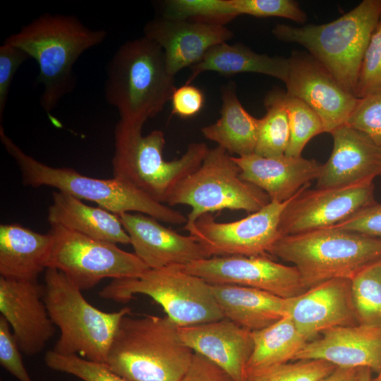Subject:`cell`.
<instances>
[{
    "label": "cell",
    "mask_w": 381,
    "mask_h": 381,
    "mask_svg": "<svg viewBox=\"0 0 381 381\" xmlns=\"http://www.w3.org/2000/svg\"><path fill=\"white\" fill-rule=\"evenodd\" d=\"M106 37L104 30L90 29L75 16L45 13L8 36L5 42L21 49L37 61L40 70L37 83L44 87L40 104L49 113L75 88V63Z\"/></svg>",
    "instance_id": "1"
},
{
    "label": "cell",
    "mask_w": 381,
    "mask_h": 381,
    "mask_svg": "<svg viewBox=\"0 0 381 381\" xmlns=\"http://www.w3.org/2000/svg\"><path fill=\"white\" fill-rule=\"evenodd\" d=\"M168 316L145 315L121 320L106 364L129 381H179L194 351Z\"/></svg>",
    "instance_id": "2"
},
{
    "label": "cell",
    "mask_w": 381,
    "mask_h": 381,
    "mask_svg": "<svg viewBox=\"0 0 381 381\" xmlns=\"http://www.w3.org/2000/svg\"><path fill=\"white\" fill-rule=\"evenodd\" d=\"M176 89L163 49L145 35L124 42L107 65L104 97L121 121L143 126Z\"/></svg>",
    "instance_id": "3"
},
{
    "label": "cell",
    "mask_w": 381,
    "mask_h": 381,
    "mask_svg": "<svg viewBox=\"0 0 381 381\" xmlns=\"http://www.w3.org/2000/svg\"><path fill=\"white\" fill-rule=\"evenodd\" d=\"M0 140L6 152L18 166L24 185L51 186L80 200L121 215L142 213L174 225L186 224L187 217L173 207L159 202L131 185L115 178L86 176L70 167H53L25 153L0 126Z\"/></svg>",
    "instance_id": "4"
},
{
    "label": "cell",
    "mask_w": 381,
    "mask_h": 381,
    "mask_svg": "<svg viewBox=\"0 0 381 381\" xmlns=\"http://www.w3.org/2000/svg\"><path fill=\"white\" fill-rule=\"evenodd\" d=\"M143 126L119 121L114 129V177L152 199L167 201L176 186L195 171L209 150L205 143H193L177 159L163 157L164 133L154 130L143 136Z\"/></svg>",
    "instance_id": "5"
},
{
    "label": "cell",
    "mask_w": 381,
    "mask_h": 381,
    "mask_svg": "<svg viewBox=\"0 0 381 381\" xmlns=\"http://www.w3.org/2000/svg\"><path fill=\"white\" fill-rule=\"evenodd\" d=\"M380 15L381 0H363L330 23L301 27L277 24L272 32L281 41L304 47L355 95L362 60Z\"/></svg>",
    "instance_id": "6"
},
{
    "label": "cell",
    "mask_w": 381,
    "mask_h": 381,
    "mask_svg": "<svg viewBox=\"0 0 381 381\" xmlns=\"http://www.w3.org/2000/svg\"><path fill=\"white\" fill-rule=\"evenodd\" d=\"M269 255L291 262L308 289L335 278L351 279L381 260V238L333 226L281 236Z\"/></svg>",
    "instance_id": "7"
},
{
    "label": "cell",
    "mask_w": 381,
    "mask_h": 381,
    "mask_svg": "<svg viewBox=\"0 0 381 381\" xmlns=\"http://www.w3.org/2000/svg\"><path fill=\"white\" fill-rule=\"evenodd\" d=\"M43 300L50 319L60 330L52 351L106 363L117 327L131 309L124 307L107 313L95 308L64 273L52 267L45 271Z\"/></svg>",
    "instance_id": "8"
},
{
    "label": "cell",
    "mask_w": 381,
    "mask_h": 381,
    "mask_svg": "<svg viewBox=\"0 0 381 381\" xmlns=\"http://www.w3.org/2000/svg\"><path fill=\"white\" fill-rule=\"evenodd\" d=\"M136 294L152 298L181 327L224 318L210 284L185 272L181 265L149 269L136 277L115 279L99 292L100 297L118 303H126Z\"/></svg>",
    "instance_id": "9"
},
{
    "label": "cell",
    "mask_w": 381,
    "mask_h": 381,
    "mask_svg": "<svg viewBox=\"0 0 381 381\" xmlns=\"http://www.w3.org/2000/svg\"><path fill=\"white\" fill-rule=\"evenodd\" d=\"M240 173L233 156L217 145L209 149L200 166L176 186L167 203L191 207L186 224L224 209L255 212L270 199L262 190L244 181Z\"/></svg>",
    "instance_id": "10"
},
{
    "label": "cell",
    "mask_w": 381,
    "mask_h": 381,
    "mask_svg": "<svg viewBox=\"0 0 381 381\" xmlns=\"http://www.w3.org/2000/svg\"><path fill=\"white\" fill-rule=\"evenodd\" d=\"M52 244L47 268L64 273L81 291L94 288L103 279L136 277L149 270L135 254L117 244L76 231L51 226Z\"/></svg>",
    "instance_id": "11"
},
{
    "label": "cell",
    "mask_w": 381,
    "mask_h": 381,
    "mask_svg": "<svg viewBox=\"0 0 381 381\" xmlns=\"http://www.w3.org/2000/svg\"><path fill=\"white\" fill-rule=\"evenodd\" d=\"M293 197L284 202L270 201L260 210L230 222H217L212 214H205L193 223L185 224L183 229L210 258L269 255L270 248L281 237V214Z\"/></svg>",
    "instance_id": "12"
},
{
    "label": "cell",
    "mask_w": 381,
    "mask_h": 381,
    "mask_svg": "<svg viewBox=\"0 0 381 381\" xmlns=\"http://www.w3.org/2000/svg\"><path fill=\"white\" fill-rule=\"evenodd\" d=\"M309 186L303 187L283 210L281 236L332 226L375 201L373 181L310 190Z\"/></svg>",
    "instance_id": "13"
},
{
    "label": "cell",
    "mask_w": 381,
    "mask_h": 381,
    "mask_svg": "<svg viewBox=\"0 0 381 381\" xmlns=\"http://www.w3.org/2000/svg\"><path fill=\"white\" fill-rule=\"evenodd\" d=\"M183 270L210 284H234L290 298L306 291L295 266L276 262L265 256H220L198 260Z\"/></svg>",
    "instance_id": "14"
},
{
    "label": "cell",
    "mask_w": 381,
    "mask_h": 381,
    "mask_svg": "<svg viewBox=\"0 0 381 381\" xmlns=\"http://www.w3.org/2000/svg\"><path fill=\"white\" fill-rule=\"evenodd\" d=\"M289 59L286 94L303 101L319 116L325 133L346 125L358 98L309 53L295 52Z\"/></svg>",
    "instance_id": "15"
},
{
    "label": "cell",
    "mask_w": 381,
    "mask_h": 381,
    "mask_svg": "<svg viewBox=\"0 0 381 381\" xmlns=\"http://www.w3.org/2000/svg\"><path fill=\"white\" fill-rule=\"evenodd\" d=\"M0 312L27 356L42 352L56 327L43 300V285L0 277Z\"/></svg>",
    "instance_id": "16"
},
{
    "label": "cell",
    "mask_w": 381,
    "mask_h": 381,
    "mask_svg": "<svg viewBox=\"0 0 381 381\" xmlns=\"http://www.w3.org/2000/svg\"><path fill=\"white\" fill-rule=\"evenodd\" d=\"M288 315L308 341L327 329L358 325L351 279L327 280L289 298Z\"/></svg>",
    "instance_id": "17"
},
{
    "label": "cell",
    "mask_w": 381,
    "mask_h": 381,
    "mask_svg": "<svg viewBox=\"0 0 381 381\" xmlns=\"http://www.w3.org/2000/svg\"><path fill=\"white\" fill-rule=\"evenodd\" d=\"M119 217L134 253L149 269L185 266L210 258L195 237L180 234L154 217L136 212Z\"/></svg>",
    "instance_id": "18"
},
{
    "label": "cell",
    "mask_w": 381,
    "mask_h": 381,
    "mask_svg": "<svg viewBox=\"0 0 381 381\" xmlns=\"http://www.w3.org/2000/svg\"><path fill=\"white\" fill-rule=\"evenodd\" d=\"M144 35L163 49L167 68L175 76L200 62L211 47L226 42L233 33L225 25L160 17L147 23Z\"/></svg>",
    "instance_id": "19"
},
{
    "label": "cell",
    "mask_w": 381,
    "mask_h": 381,
    "mask_svg": "<svg viewBox=\"0 0 381 381\" xmlns=\"http://www.w3.org/2000/svg\"><path fill=\"white\" fill-rule=\"evenodd\" d=\"M183 343L225 370L236 381H245L253 351L252 332L227 318L179 326Z\"/></svg>",
    "instance_id": "20"
},
{
    "label": "cell",
    "mask_w": 381,
    "mask_h": 381,
    "mask_svg": "<svg viewBox=\"0 0 381 381\" xmlns=\"http://www.w3.org/2000/svg\"><path fill=\"white\" fill-rule=\"evenodd\" d=\"M319 359L337 367L381 371V326L357 325L327 329L308 341L294 361Z\"/></svg>",
    "instance_id": "21"
},
{
    "label": "cell",
    "mask_w": 381,
    "mask_h": 381,
    "mask_svg": "<svg viewBox=\"0 0 381 381\" xmlns=\"http://www.w3.org/2000/svg\"><path fill=\"white\" fill-rule=\"evenodd\" d=\"M330 134L333 138L332 151L322 165L316 188L373 181L381 175V145L347 125Z\"/></svg>",
    "instance_id": "22"
},
{
    "label": "cell",
    "mask_w": 381,
    "mask_h": 381,
    "mask_svg": "<svg viewBox=\"0 0 381 381\" xmlns=\"http://www.w3.org/2000/svg\"><path fill=\"white\" fill-rule=\"evenodd\" d=\"M241 177L265 192L270 201L284 202L320 176L322 165L315 159L286 155L263 157L255 153L234 157Z\"/></svg>",
    "instance_id": "23"
},
{
    "label": "cell",
    "mask_w": 381,
    "mask_h": 381,
    "mask_svg": "<svg viewBox=\"0 0 381 381\" xmlns=\"http://www.w3.org/2000/svg\"><path fill=\"white\" fill-rule=\"evenodd\" d=\"M224 318L250 332L269 327L288 315L289 298L234 284H210Z\"/></svg>",
    "instance_id": "24"
},
{
    "label": "cell",
    "mask_w": 381,
    "mask_h": 381,
    "mask_svg": "<svg viewBox=\"0 0 381 381\" xmlns=\"http://www.w3.org/2000/svg\"><path fill=\"white\" fill-rule=\"evenodd\" d=\"M52 238L12 223L0 225V277L37 281L47 269Z\"/></svg>",
    "instance_id": "25"
},
{
    "label": "cell",
    "mask_w": 381,
    "mask_h": 381,
    "mask_svg": "<svg viewBox=\"0 0 381 381\" xmlns=\"http://www.w3.org/2000/svg\"><path fill=\"white\" fill-rule=\"evenodd\" d=\"M47 220L51 226H59L95 239L115 244L130 243L119 215L100 207L87 205L61 191L52 193Z\"/></svg>",
    "instance_id": "26"
},
{
    "label": "cell",
    "mask_w": 381,
    "mask_h": 381,
    "mask_svg": "<svg viewBox=\"0 0 381 381\" xmlns=\"http://www.w3.org/2000/svg\"><path fill=\"white\" fill-rule=\"evenodd\" d=\"M186 84H190L200 73L215 71L225 75L257 73L276 78L285 84L289 78V59L258 54L241 44L224 42L211 47L200 62L191 67Z\"/></svg>",
    "instance_id": "27"
},
{
    "label": "cell",
    "mask_w": 381,
    "mask_h": 381,
    "mask_svg": "<svg viewBox=\"0 0 381 381\" xmlns=\"http://www.w3.org/2000/svg\"><path fill=\"white\" fill-rule=\"evenodd\" d=\"M220 118L202 128L203 135L228 153L243 157L255 152L260 119L250 115L238 100L234 83L222 89Z\"/></svg>",
    "instance_id": "28"
},
{
    "label": "cell",
    "mask_w": 381,
    "mask_h": 381,
    "mask_svg": "<svg viewBox=\"0 0 381 381\" xmlns=\"http://www.w3.org/2000/svg\"><path fill=\"white\" fill-rule=\"evenodd\" d=\"M253 348L246 373L294 361L308 342L286 315L262 329L252 332Z\"/></svg>",
    "instance_id": "29"
},
{
    "label": "cell",
    "mask_w": 381,
    "mask_h": 381,
    "mask_svg": "<svg viewBox=\"0 0 381 381\" xmlns=\"http://www.w3.org/2000/svg\"><path fill=\"white\" fill-rule=\"evenodd\" d=\"M285 92L270 91L265 98V115L260 119L255 154L263 157L285 155L289 141V124L284 102Z\"/></svg>",
    "instance_id": "30"
},
{
    "label": "cell",
    "mask_w": 381,
    "mask_h": 381,
    "mask_svg": "<svg viewBox=\"0 0 381 381\" xmlns=\"http://www.w3.org/2000/svg\"><path fill=\"white\" fill-rule=\"evenodd\" d=\"M358 325L381 326V260L361 269L351 279Z\"/></svg>",
    "instance_id": "31"
},
{
    "label": "cell",
    "mask_w": 381,
    "mask_h": 381,
    "mask_svg": "<svg viewBox=\"0 0 381 381\" xmlns=\"http://www.w3.org/2000/svg\"><path fill=\"white\" fill-rule=\"evenodd\" d=\"M236 16L230 0H169L162 17L225 25Z\"/></svg>",
    "instance_id": "32"
},
{
    "label": "cell",
    "mask_w": 381,
    "mask_h": 381,
    "mask_svg": "<svg viewBox=\"0 0 381 381\" xmlns=\"http://www.w3.org/2000/svg\"><path fill=\"white\" fill-rule=\"evenodd\" d=\"M284 102L290 133L285 155L299 157L313 137L325 133L324 126L319 116L301 99L285 92Z\"/></svg>",
    "instance_id": "33"
},
{
    "label": "cell",
    "mask_w": 381,
    "mask_h": 381,
    "mask_svg": "<svg viewBox=\"0 0 381 381\" xmlns=\"http://www.w3.org/2000/svg\"><path fill=\"white\" fill-rule=\"evenodd\" d=\"M336 365L319 359H300L246 373L245 381H320Z\"/></svg>",
    "instance_id": "34"
},
{
    "label": "cell",
    "mask_w": 381,
    "mask_h": 381,
    "mask_svg": "<svg viewBox=\"0 0 381 381\" xmlns=\"http://www.w3.org/2000/svg\"><path fill=\"white\" fill-rule=\"evenodd\" d=\"M44 363L50 369L73 375L83 381H129L105 363L89 361L77 354L62 355L50 350L44 356Z\"/></svg>",
    "instance_id": "35"
},
{
    "label": "cell",
    "mask_w": 381,
    "mask_h": 381,
    "mask_svg": "<svg viewBox=\"0 0 381 381\" xmlns=\"http://www.w3.org/2000/svg\"><path fill=\"white\" fill-rule=\"evenodd\" d=\"M381 90V15L365 52L355 90L357 98Z\"/></svg>",
    "instance_id": "36"
},
{
    "label": "cell",
    "mask_w": 381,
    "mask_h": 381,
    "mask_svg": "<svg viewBox=\"0 0 381 381\" xmlns=\"http://www.w3.org/2000/svg\"><path fill=\"white\" fill-rule=\"evenodd\" d=\"M230 2L238 16L281 17L299 23H304L307 18L299 4L292 0H230Z\"/></svg>",
    "instance_id": "37"
},
{
    "label": "cell",
    "mask_w": 381,
    "mask_h": 381,
    "mask_svg": "<svg viewBox=\"0 0 381 381\" xmlns=\"http://www.w3.org/2000/svg\"><path fill=\"white\" fill-rule=\"evenodd\" d=\"M346 125L381 145V90L358 98Z\"/></svg>",
    "instance_id": "38"
},
{
    "label": "cell",
    "mask_w": 381,
    "mask_h": 381,
    "mask_svg": "<svg viewBox=\"0 0 381 381\" xmlns=\"http://www.w3.org/2000/svg\"><path fill=\"white\" fill-rule=\"evenodd\" d=\"M0 364L18 381H33L22 358L17 340L6 320L0 315Z\"/></svg>",
    "instance_id": "39"
},
{
    "label": "cell",
    "mask_w": 381,
    "mask_h": 381,
    "mask_svg": "<svg viewBox=\"0 0 381 381\" xmlns=\"http://www.w3.org/2000/svg\"><path fill=\"white\" fill-rule=\"evenodd\" d=\"M30 56L5 41L0 47V123L8 100L11 84L20 66Z\"/></svg>",
    "instance_id": "40"
},
{
    "label": "cell",
    "mask_w": 381,
    "mask_h": 381,
    "mask_svg": "<svg viewBox=\"0 0 381 381\" xmlns=\"http://www.w3.org/2000/svg\"><path fill=\"white\" fill-rule=\"evenodd\" d=\"M333 226L381 238V204L375 201Z\"/></svg>",
    "instance_id": "41"
},
{
    "label": "cell",
    "mask_w": 381,
    "mask_h": 381,
    "mask_svg": "<svg viewBox=\"0 0 381 381\" xmlns=\"http://www.w3.org/2000/svg\"><path fill=\"white\" fill-rule=\"evenodd\" d=\"M171 114L181 118L195 116L202 109L205 97L201 90L190 84L176 88L171 99Z\"/></svg>",
    "instance_id": "42"
},
{
    "label": "cell",
    "mask_w": 381,
    "mask_h": 381,
    "mask_svg": "<svg viewBox=\"0 0 381 381\" xmlns=\"http://www.w3.org/2000/svg\"><path fill=\"white\" fill-rule=\"evenodd\" d=\"M179 381H236L219 365L195 353L191 363Z\"/></svg>",
    "instance_id": "43"
},
{
    "label": "cell",
    "mask_w": 381,
    "mask_h": 381,
    "mask_svg": "<svg viewBox=\"0 0 381 381\" xmlns=\"http://www.w3.org/2000/svg\"><path fill=\"white\" fill-rule=\"evenodd\" d=\"M359 368L337 367L332 373L320 381H356Z\"/></svg>",
    "instance_id": "44"
},
{
    "label": "cell",
    "mask_w": 381,
    "mask_h": 381,
    "mask_svg": "<svg viewBox=\"0 0 381 381\" xmlns=\"http://www.w3.org/2000/svg\"><path fill=\"white\" fill-rule=\"evenodd\" d=\"M372 370L367 367H361L358 369L356 381H372Z\"/></svg>",
    "instance_id": "45"
},
{
    "label": "cell",
    "mask_w": 381,
    "mask_h": 381,
    "mask_svg": "<svg viewBox=\"0 0 381 381\" xmlns=\"http://www.w3.org/2000/svg\"><path fill=\"white\" fill-rule=\"evenodd\" d=\"M372 381H381V371L378 373L375 378L372 379Z\"/></svg>",
    "instance_id": "46"
}]
</instances>
